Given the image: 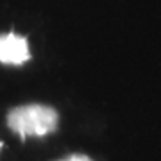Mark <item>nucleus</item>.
Wrapping results in <instances>:
<instances>
[{
    "label": "nucleus",
    "instance_id": "obj_1",
    "mask_svg": "<svg viewBox=\"0 0 161 161\" xmlns=\"http://www.w3.org/2000/svg\"><path fill=\"white\" fill-rule=\"evenodd\" d=\"M7 127L22 138H41L58 129V111L45 104H25L7 113Z\"/></svg>",
    "mask_w": 161,
    "mask_h": 161
},
{
    "label": "nucleus",
    "instance_id": "obj_2",
    "mask_svg": "<svg viewBox=\"0 0 161 161\" xmlns=\"http://www.w3.org/2000/svg\"><path fill=\"white\" fill-rule=\"evenodd\" d=\"M31 59L29 41L16 32L0 34V63L20 66Z\"/></svg>",
    "mask_w": 161,
    "mask_h": 161
},
{
    "label": "nucleus",
    "instance_id": "obj_3",
    "mask_svg": "<svg viewBox=\"0 0 161 161\" xmlns=\"http://www.w3.org/2000/svg\"><path fill=\"white\" fill-rule=\"evenodd\" d=\"M58 161H93V159H90L84 154H72L68 158H63V159H58Z\"/></svg>",
    "mask_w": 161,
    "mask_h": 161
},
{
    "label": "nucleus",
    "instance_id": "obj_4",
    "mask_svg": "<svg viewBox=\"0 0 161 161\" xmlns=\"http://www.w3.org/2000/svg\"><path fill=\"white\" fill-rule=\"evenodd\" d=\"M0 150H2V143H0Z\"/></svg>",
    "mask_w": 161,
    "mask_h": 161
}]
</instances>
